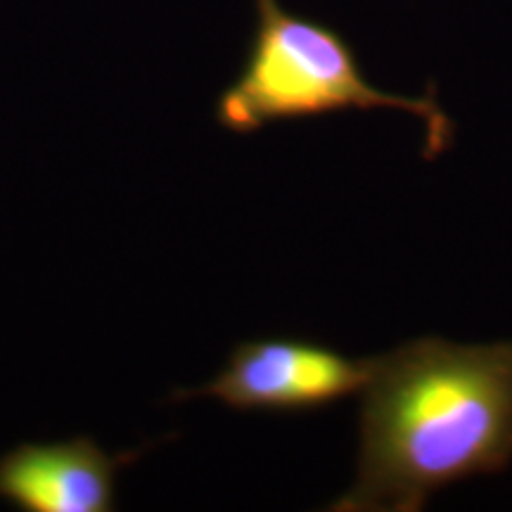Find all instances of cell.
<instances>
[{
  "mask_svg": "<svg viewBox=\"0 0 512 512\" xmlns=\"http://www.w3.org/2000/svg\"><path fill=\"white\" fill-rule=\"evenodd\" d=\"M356 479L335 512H420L512 463V342L418 337L368 358Z\"/></svg>",
  "mask_w": 512,
  "mask_h": 512,
  "instance_id": "cell-1",
  "label": "cell"
},
{
  "mask_svg": "<svg viewBox=\"0 0 512 512\" xmlns=\"http://www.w3.org/2000/svg\"><path fill=\"white\" fill-rule=\"evenodd\" d=\"M256 29L240 74L216 100V121L249 136L278 121L339 112L399 110L425 124V157L437 159L453 140L437 86L418 95L380 91L363 74L351 43L328 24L294 15L280 0H254Z\"/></svg>",
  "mask_w": 512,
  "mask_h": 512,
  "instance_id": "cell-2",
  "label": "cell"
},
{
  "mask_svg": "<svg viewBox=\"0 0 512 512\" xmlns=\"http://www.w3.org/2000/svg\"><path fill=\"white\" fill-rule=\"evenodd\" d=\"M366 380L368 358H349L311 339H249L235 344L214 380L178 389L171 403L216 399L240 413H316L361 394Z\"/></svg>",
  "mask_w": 512,
  "mask_h": 512,
  "instance_id": "cell-3",
  "label": "cell"
},
{
  "mask_svg": "<svg viewBox=\"0 0 512 512\" xmlns=\"http://www.w3.org/2000/svg\"><path fill=\"white\" fill-rule=\"evenodd\" d=\"M145 453L110 456L93 437L19 444L0 456V501L22 512L117 510V472Z\"/></svg>",
  "mask_w": 512,
  "mask_h": 512,
  "instance_id": "cell-4",
  "label": "cell"
}]
</instances>
